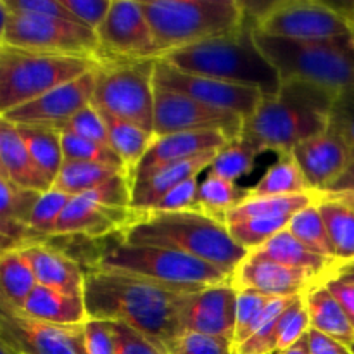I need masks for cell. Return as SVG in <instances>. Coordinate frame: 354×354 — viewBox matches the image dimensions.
Masks as SVG:
<instances>
[{
  "label": "cell",
  "mask_w": 354,
  "mask_h": 354,
  "mask_svg": "<svg viewBox=\"0 0 354 354\" xmlns=\"http://www.w3.org/2000/svg\"><path fill=\"white\" fill-rule=\"evenodd\" d=\"M19 252L30 263L37 283L66 294L83 296L85 270L78 259L48 242L30 244L19 249Z\"/></svg>",
  "instance_id": "22"
},
{
  "label": "cell",
  "mask_w": 354,
  "mask_h": 354,
  "mask_svg": "<svg viewBox=\"0 0 354 354\" xmlns=\"http://www.w3.org/2000/svg\"><path fill=\"white\" fill-rule=\"evenodd\" d=\"M171 354H235V344L232 339L220 335L185 332Z\"/></svg>",
  "instance_id": "46"
},
{
  "label": "cell",
  "mask_w": 354,
  "mask_h": 354,
  "mask_svg": "<svg viewBox=\"0 0 354 354\" xmlns=\"http://www.w3.org/2000/svg\"><path fill=\"white\" fill-rule=\"evenodd\" d=\"M127 173L124 169L116 166L102 165V162H88V161H64L61 173L55 178L52 189L64 192L68 196H82L95 187L102 185L107 180L114 176Z\"/></svg>",
  "instance_id": "34"
},
{
  "label": "cell",
  "mask_w": 354,
  "mask_h": 354,
  "mask_svg": "<svg viewBox=\"0 0 354 354\" xmlns=\"http://www.w3.org/2000/svg\"><path fill=\"white\" fill-rule=\"evenodd\" d=\"M254 33L256 17L249 9L248 21L234 33L173 50L162 55L161 61L190 75L251 86L266 97L277 95L282 80L256 44Z\"/></svg>",
  "instance_id": "4"
},
{
  "label": "cell",
  "mask_w": 354,
  "mask_h": 354,
  "mask_svg": "<svg viewBox=\"0 0 354 354\" xmlns=\"http://www.w3.org/2000/svg\"><path fill=\"white\" fill-rule=\"evenodd\" d=\"M0 344L16 354H88L85 324H48L3 303H0Z\"/></svg>",
  "instance_id": "13"
},
{
  "label": "cell",
  "mask_w": 354,
  "mask_h": 354,
  "mask_svg": "<svg viewBox=\"0 0 354 354\" xmlns=\"http://www.w3.org/2000/svg\"><path fill=\"white\" fill-rule=\"evenodd\" d=\"M249 258L265 259V261L279 263V265L290 266V268L304 270V272H310L313 273V275L320 277L325 282L334 275L337 266L341 265V263L335 261V259H328L320 254H315L313 251H310L306 245L301 244V242L290 234L289 228H286V230H282L280 234H277L275 237L270 239V241L266 242V244H263L259 249L249 252Z\"/></svg>",
  "instance_id": "25"
},
{
  "label": "cell",
  "mask_w": 354,
  "mask_h": 354,
  "mask_svg": "<svg viewBox=\"0 0 354 354\" xmlns=\"http://www.w3.org/2000/svg\"><path fill=\"white\" fill-rule=\"evenodd\" d=\"M311 328L325 335L337 339L342 344L351 346L354 342V327L344 313L339 301L332 296L325 283H318L304 296Z\"/></svg>",
  "instance_id": "29"
},
{
  "label": "cell",
  "mask_w": 354,
  "mask_h": 354,
  "mask_svg": "<svg viewBox=\"0 0 354 354\" xmlns=\"http://www.w3.org/2000/svg\"><path fill=\"white\" fill-rule=\"evenodd\" d=\"M237 296L239 292L232 280L194 292L183 315L185 332L220 335L234 341L237 328Z\"/></svg>",
  "instance_id": "18"
},
{
  "label": "cell",
  "mask_w": 354,
  "mask_h": 354,
  "mask_svg": "<svg viewBox=\"0 0 354 354\" xmlns=\"http://www.w3.org/2000/svg\"><path fill=\"white\" fill-rule=\"evenodd\" d=\"M40 197V192L23 189L10 183L9 180L0 178V223L30 227L31 214Z\"/></svg>",
  "instance_id": "40"
},
{
  "label": "cell",
  "mask_w": 354,
  "mask_h": 354,
  "mask_svg": "<svg viewBox=\"0 0 354 354\" xmlns=\"http://www.w3.org/2000/svg\"><path fill=\"white\" fill-rule=\"evenodd\" d=\"M14 354H16V353H14Z\"/></svg>",
  "instance_id": "60"
},
{
  "label": "cell",
  "mask_w": 354,
  "mask_h": 354,
  "mask_svg": "<svg viewBox=\"0 0 354 354\" xmlns=\"http://www.w3.org/2000/svg\"><path fill=\"white\" fill-rule=\"evenodd\" d=\"M83 270V297L90 320L120 322L145 335L165 354H171L185 334L183 315L194 292H182L130 273L90 266Z\"/></svg>",
  "instance_id": "1"
},
{
  "label": "cell",
  "mask_w": 354,
  "mask_h": 354,
  "mask_svg": "<svg viewBox=\"0 0 354 354\" xmlns=\"http://www.w3.org/2000/svg\"><path fill=\"white\" fill-rule=\"evenodd\" d=\"M76 19L97 33L109 14L113 0H62Z\"/></svg>",
  "instance_id": "50"
},
{
  "label": "cell",
  "mask_w": 354,
  "mask_h": 354,
  "mask_svg": "<svg viewBox=\"0 0 354 354\" xmlns=\"http://www.w3.org/2000/svg\"><path fill=\"white\" fill-rule=\"evenodd\" d=\"M23 313L55 325H83L88 320L85 297L61 292L40 283L26 301Z\"/></svg>",
  "instance_id": "26"
},
{
  "label": "cell",
  "mask_w": 354,
  "mask_h": 354,
  "mask_svg": "<svg viewBox=\"0 0 354 354\" xmlns=\"http://www.w3.org/2000/svg\"><path fill=\"white\" fill-rule=\"evenodd\" d=\"M124 244L175 249L211 263L234 275L249 252L232 239L227 225L206 213H168L131 209L128 223L116 234Z\"/></svg>",
  "instance_id": "2"
},
{
  "label": "cell",
  "mask_w": 354,
  "mask_h": 354,
  "mask_svg": "<svg viewBox=\"0 0 354 354\" xmlns=\"http://www.w3.org/2000/svg\"><path fill=\"white\" fill-rule=\"evenodd\" d=\"M308 192H311L310 187L290 152V154L279 156V161L273 162L261 180L252 189H249L248 197H282Z\"/></svg>",
  "instance_id": "33"
},
{
  "label": "cell",
  "mask_w": 354,
  "mask_h": 354,
  "mask_svg": "<svg viewBox=\"0 0 354 354\" xmlns=\"http://www.w3.org/2000/svg\"><path fill=\"white\" fill-rule=\"evenodd\" d=\"M248 192L249 189H241L235 182L207 173L201 183V206L207 216L225 223L227 214L248 197Z\"/></svg>",
  "instance_id": "37"
},
{
  "label": "cell",
  "mask_w": 354,
  "mask_h": 354,
  "mask_svg": "<svg viewBox=\"0 0 354 354\" xmlns=\"http://www.w3.org/2000/svg\"><path fill=\"white\" fill-rule=\"evenodd\" d=\"M256 17V31L290 41H325L354 35V10L346 12L318 0L273 2Z\"/></svg>",
  "instance_id": "11"
},
{
  "label": "cell",
  "mask_w": 354,
  "mask_h": 354,
  "mask_svg": "<svg viewBox=\"0 0 354 354\" xmlns=\"http://www.w3.org/2000/svg\"><path fill=\"white\" fill-rule=\"evenodd\" d=\"M256 44L280 80H299L341 95L354 86V35L325 41H290L256 31Z\"/></svg>",
  "instance_id": "7"
},
{
  "label": "cell",
  "mask_w": 354,
  "mask_h": 354,
  "mask_svg": "<svg viewBox=\"0 0 354 354\" xmlns=\"http://www.w3.org/2000/svg\"><path fill=\"white\" fill-rule=\"evenodd\" d=\"M261 152L263 149L256 142H252L245 135H241L235 140L228 142L223 149H220L207 173L235 182L254 169L256 158Z\"/></svg>",
  "instance_id": "36"
},
{
  "label": "cell",
  "mask_w": 354,
  "mask_h": 354,
  "mask_svg": "<svg viewBox=\"0 0 354 354\" xmlns=\"http://www.w3.org/2000/svg\"><path fill=\"white\" fill-rule=\"evenodd\" d=\"M311 322L310 313H308L306 301L304 296L297 297L280 318V330H279V344L277 351H286L290 346L299 342L304 335L310 332Z\"/></svg>",
  "instance_id": "43"
},
{
  "label": "cell",
  "mask_w": 354,
  "mask_h": 354,
  "mask_svg": "<svg viewBox=\"0 0 354 354\" xmlns=\"http://www.w3.org/2000/svg\"><path fill=\"white\" fill-rule=\"evenodd\" d=\"M280 354H310V342H308V334L301 339L299 342H296L294 346H290L289 349L282 351Z\"/></svg>",
  "instance_id": "56"
},
{
  "label": "cell",
  "mask_w": 354,
  "mask_h": 354,
  "mask_svg": "<svg viewBox=\"0 0 354 354\" xmlns=\"http://www.w3.org/2000/svg\"><path fill=\"white\" fill-rule=\"evenodd\" d=\"M235 289H251L268 297L306 296L324 279L304 270L290 268L265 259L245 258L232 277Z\"/></svg>",
  "instance_id": "19"
},
{
  "label": "cell",
  "mask_w": 354,
  "mask_h": 354,
  "mask_svg": "<svg viewBox=\"0 0 354 354\" xmlns=\"http://www.w3.org/2000/svg\"><path fill=\"white\" fill-rule=\"evenodd\" d=\"M349 348H351V351H353V354H354V342H353L351 346H349Z\"/></svg>",
  "instance_id": "59"
},
{
  "label": "cell",
  "mask_w": 354,
  "mask_h": 354,
  "mask_svg": "<svg viewBox=\"0 0 354 354\" xmlns=\"http://www.w3.org/2000/svg\"><path fill=\"white\" fill-rule=\"evenodd\" d=\"M201 183L197 178H190L173 189L166 197H162L152 209L168 211V213H183V211H194V213H204L201 206Z\"/></svg>",
  "instance_id": "47"
},
{
  "label": "cell",
  "mask_w": 354,
  "mask_h": 354,
  "mask_svg": "<svg viewBox=\"0 0 354 354\" xmlns=\"http://www.w3.org/2000/svg\"><path fill=\"white\" fill-rule=\"evenodd\" d=\"M61 133L78 135V137L86 138V140H92L100 145H107V147H111L106 123H104L102 116H100L99 111L95 109L93 104H90V106H86L85 109L80 111V113L76 114V116L73 118L64 128H62Z\"/></svg>",
  "instance_id": "45"
},
{
  "label": "cell",
  "mask_w": 354,
  "mask_h": 354,
  "mask_svg": "<svg viewBox=\"0 0 354 354\" xmlns=\"http://www.w3.org/2000/svg\"><path fill=\"white\" fill-rule=\"evenodd\" d=\"M317 206L339 263L354 261V206L330 194H318Z\"/></svg>",
  "instance_id": "30"
},
{
  "label": "cell",
  "mask_w": 354,
  "mask_h": 354,
  "mask_svg": "<svg viewBox=\"0 0 354 354\" xmlns=\"http://www.w3.org/2000/svg\"><path fill=\"white\" fill-rule=\"evenodd\" d=\"M14 127L37 165L44 169V173L52 182H55L64 165L61 131L40 127H17V124Z\"/></svg>",
  "instance_id": "35"
},
{
  "label": "cell",
  "mask_w": 354,
  "mask_h": 354,
  "mask_svg": "<svg viewBox=\"0 0 354 354\" xmlns=\"http://www.w3.org/2000/svg\"><path fill=\"white\" fill-rule=\"evenodd\" d=\"M334 277H337V279L344 280V282H349L354 286V261L341 263V265L337 266V270H335Z\"/></svg>",
  "instance_id": "55"
},
{
  "label": "cell",
  "mask_w": 354,
  "mask_h": 354,
  "mask_svg": "<svg viewBox=\"0 0 354 354\" xmlns=\"http://www.w3.org/2000/svg\"><path fill=\"white\" fill-rule=\"evenodd\" d=\"M245 120L230 111L207 106L185 93L154 85V137L187 131H218L235 140Z\"/></svg>",
  "instance_id": "12"
},
{
  "label": "cell",
  "mask_w": 354,
  "mask_h": 354,
  "mask_svg": "<svg viewBox=\"0 0 354 354\" xmlns=\"http://www.w3.org/2000/svg\"><path fill=\"white\" fill-rule=\"evenodd\" d=\"M97 64L93 59L0 45V114L75 82Z\"/></svg>",
  "instance_id": "8"
},
{
  "label": "cell",
  "mask_w": 354,
  "mask_h": 354,
  "mask_svg": "<svg viewBox=\"0 0 354 354\" xmlns=\"http://www.w3.org/2000/svg\"><path fill=\"white\" fill-rule=\"evenodd\" d=\"M237 328H235V348L244 344L270 320L279 317L297 297H268L251 289H237ZM301 297V296H299Z\"/></svg>",
  "instance_id": "27"
},
{
  "label": "cell",
  "mask_w": 354,
  "mask_h": 354,
  "mask_svg": "<svg viewBox=\"0 0 354 354\" xmlns=\"http://www.w3.org/2000/svg\"><path fill=\"white\" fill-rule=\"evenodd\" d=\"M0 9L21 14H38V16L57 17V19L80 23L75 14L62 3V0H0Z\"/></svg>",
  "instance_id": "48"
},
{
  "label": "cell",
  "mask_w": 354,
  "mask_h": 354,
  "mask_svg": "<svg viewBox=\"0 0 354 354\" xmlns=\"http://www.w3.org/2000/svg\"><path fill=\"white\" fill-rule=\"evenodd\" d=\"M71 199L73 196H68V194L59 192V190L54 189L41 194L37 206H35L33 214H31V230L40 235L44 241L55 237V228H57L59 220H61L62 213H64L66 206Z\"/></svg>",
  "instance_id": "41"
},
{
  "label": "cell",
  "mask_w": 354,
  "mask_h": 354,
  "mask_svg": "<svg viewBox=\"0 0 354 354\" xmlns=\"http://www.w3.org/2000/svg\"><path fill=\"white\" fill-rule=\"evenodd\" d=\"M318 194H297V196H282V197H245L241 204L234 207L227 214L225 225L235 223V221L248 220V218L258 216H289L294 218L297 213L310 207L317 203Z\"/></svg>",
  "instance_id": "32"
},
{
  "label": "cell",
  "mask_w": 354,
  "mask_h": 354,
  "mask_svg": "<svg viewBox=\"0 0 354 354\" xmlns=\"http://www.w3.org/2000/svg\"><path fill=\"white\" fill-rule=\"evenodd\" d=\"M159 59L173 50L237 31L249 17L241 0H138Z\"/></svg>",
  "instance_id": "6"
},
{
  "label": "cell",
  "mask_w": 354,
  "mask_h": 354,
  "mask_svg": "<svg viewBox=\"0 0 354 354\" xmlns=\"http://www.w3.org/2000/svg\"><path fill=\"white\" fill-rule=\"evenodd\" d=\"M0 178L40 194L54 187V182L30 154L16 127L3 120H0Z\"/></svg>",
  "instance_id": "23"
},
{
  "label": "cell",
  "mask_w": 354,
  "mask_h": 354,
  "mask_svg": "<svg viewBox=\"0 0 354 354\" xmlns=\"http://www.w3.org/2000/svg\"><path fill=\"white\" fill-rule=\"evenodd\" d=\"M228 142H230L228 137L218 133V131H187V133L154 137L147 154L138 165L137 173H135V183L151 178L152 175L175 165V162L196 158L204 152L220 151Z\"/></svg>",
  "instance_id": "20"
},
{
  "label": "cell",
  "mask_w": 354,
  "mask_h": 354,
  "mask_svg": "<svg viewBox=\"0 0 354 354\" xmlns=\"http://www.w3.org/2000/svg\"><path fill=\"white\" fill-rule=\"evenodd\" d=\"M83 266L130 273L182 292H199L206 287L230 282L225 270L175 249L158 245H131L116 235L95 241V252Z\"/></svg>",
  "instance_id": "5"
},
{
  "label": "cell",
  "mask_w": 354,
  "mask_h": 354,
  "mask_svg": "<svg viewBox=\"0 0 354 354\" xmlns=\"http://www.w3.org/2000/svg\"><path fill=\"white\" fill-rule=\"evenodd\" d=\"M308 342H310V354H353L349 346L315 328H310L308 332Z\"/></svg>",
  "instance_id": "52"
},
{
  "label": "cell",
  "mask_w": 354,
  "mask_h": 354,
  "mask_svg": "<svg viewBox=\"0 0 354 354\" xmlns=\"http://www.w3.org/2000/svg\"><path fill=\"white\" fill-rule=\"evenodd\" d=\"M263 354H280V351H273V353H263Z\"/></svg>",
  "instance_id": "58"
},
{
  "label": "cell",
  "mask_w": 354,
  "mask_h": 354,
  "mask_svg": "<svg viewBox=\"0 0 354 354\" xmlns=\"http://www.w3.org/2000/svg\"><path fill=\"white\" fill-rule=\"evenodd\" d=\"M95 109L99 111L104 123H106L111 147L116 152L118 158L121 159L128 178L135 185V173H137V168L142 159H144V156L147 154L149 147H151L152 140H154V135L142 130L140 127L130 123V121L113 116L107 111L99 109V107H95Z\"/></svg>",
  "instance_id": "28"
},
{
  "label": "cell",
  "mask_w": 354,
  "mask_h": 354,
  "mask_svg": "<svg viewBox=\"0 0 354 354\" xmlns=\"http://www.w3.org/2000/svg\"><path fill=\"white\" fill-rule=\"evenodd\" d=\"M335 99L322 86L286 80L279 93L265 95L256 113L245 120L242 135L256 142L263 152L290 154L299 144L328 130Z\"/></svg>",
  "instance_id": "3"
},
{
  "label": "cell",
  "mask_w": 354,
  "mask_h": 354,
  "mask_svg": "<svg viewBox=\"0 0 354 354\" xmlns=\"http://www.w3.org/2000/svg\"><path fill=\"white\" fill-rule=\"evenodd\" d=\"M62 135V152H64V161H88V162H102V165L116 166L123 168V162L118 158L116 152L107 145H100L97 142L86 140L73 133Z\"/></svg>",
  "instance_id": "42"
},
{
  "label": "cell",
  "mask_w": 354,
  "mask_h": 354,
  "mask_svg": "<svg viewBox=\"0 0 354 354\" xmlns=\"http://www.w3.org/2000/svg\"><path fill=\"white\" fill-rule=\"evenodd\" d=\"M116 341V354H165L145 335L120 322H111Z\"/></svg>",
  "instance_id": "49"
},
{
  "label": "cell",
  "mask_w": 354,
  "mask_h": 354,
  "mask_svg": "<svg viewBox=\"0 0 354 354\" xmlns=\"http://www.w3.org/2000/svg\"><path fill=\"white\" fill-rule=\"evenodd\" d=\"M328 130L337 135L339 138H342V142L348 145L354 158V86L342 92L334 100Z\"/></svg>",
  "instance_id": "44"
},
{
  "label": "cell",
  "mask_w": 354,
  "mask_h": 354,
  "mask_svg": "<svg viewBox=\"0 0 354 354\" xmlns=\"http://www.w3.org/2000/svg\"><path fill=\"white\" fill-rule=\"evenodd\" d=\"M131 216L130 209H116L90 201L83 196H76L69 201L55 228V237H82L88 241L116 235Z\"/></svg>",
  "instance_id": "21"
},
{
  "label": "cell",
  "mask_w": 354,
  "mask_h": 354,
  "mask_svg": "<svg viewBox=\"0 0 354 354\" xmlns=\"http://www.w3.org/2000/svg\"><path fill=\"white\" fill-rule=\"evenodd\" d=\"M154 85L173 90V92L185 93L207 106L239 114L244 120H249L256 113L261 100L265 99V93L258 88L183 73L161 59L156 61Z\"/></svg>",
  "instance_id": "14"
},
{
  "label": "cell",
  "mask_w": 354,
  "mask_h": 354,
  "mask_svg": "<svg viewBox=\"0 0 354 354\" xmlns=\"http://www.w3.org/2000/svg\"><path fill=\"white\" fill-rule=\"evenodd\" d=\"M0 354H14L12 351H10L9 348H7V346H3V344H0Z\"/></svg>",
  "instance_id": "57"
},
{
  "label": "cell",
  "mask_w": 354,
  "mask_h": 354,
  "mask_svg": "<svg viewBox=\"0 0 354 354\" xmlns=\"http://www.w3.org/2000/svg\"><path fill=\"white\" fill-rule=\"evenodd\" d=\"M322 194H330V196H337L341 199L348 201L349 204L354 206V159L353 162L349 165V168L346 169L344 175L327 190V192H322Z\"/></svg>",
  "instance_id": "54"
},
{
  "label": "cell",
  "mask_w": 354,
  "mask_h": 354,
  "mask_svg": "<svg viewBox=\"0 0 354 354\" xmlns=\"http://www.w3.org/2000/svg\"><path fill=\"white\" fill-rule=\"evenodd\" d=\"M292 218L289 216H258L248 218V220L228 223L227 228L232 239L248 252L256 251L263 244L280 234L282 230L289 228Z\"/></svg>",
  "instance_id": "39"
},
{
  "label": "cell",
  "mask_w": 354,
  "mask_h": 354,
  "mask_svg": "<svg viewBox=\"0 0 354 354\" xmlns=\"http://www.w3.org/2000/svg\"><path fill=\"white\" fill-rule=\"evenodd\" d=\"M220 151L204 152L196 158L185 159V161L175 162L168 168L161 169L151 178L144 180L140 183H135L133 199H131V209L147 211L152 209L162 197L168 196L173 189L182 185L183 182L190 178H197L204 169H209L214 158Z\"/></svg>",
  "instance_id": "24"
},
{
  "label": "cell",
  "mask_w": 354,
  "mask_h": 354,
  "mask_svg": "<svg viewBox=\"0 0 354 354\" xmlns=\"http://www.w3.org/2000/svg\"><path fill=\"white\" fill-rule=\"evenodd\" d=\"M289 230L301 244L306 245L315 254H320L328 259H335L334 248H332L327 227H325V221L322 218L317 203L311 204L310 207L303 209L301 213H297L292 218V221H290Z\"/></svg>",
  "instance_id": "38"
},
{
  "label": "cell",
  "mask_w": 354,
  "mask_h": 354,
  "mask_svg": "<svg viewBox=\"0 0 354 354\" xmlns=\"http://www.w3.org/2000/svg\"><path fill=\"white\" fill-rule=\"evenodd\" d=\"M2 10L0 45L24 50L75 55L100 62L107 57L99 37L85 24L57 17Z\"/></svg>",
  "instance_id": "10"
},
{
  "label": "cell",
  "mask_w": 354,
  "mask_h": 354,
  "mask_svg": "<svg viewBox=\"0 0 354 354\" xmlns=\"http://www.w3.org/2000/svg\"><path fill=\"white\" fill-rule=\"evenodd\" d=\"M97 37L102 50L111 57L159 59L151 24L138 0H113Z\"/></svg>",
  "instance_id": "16"
},
{
  "label": "cell",
  "mask_w": 354,
  "mask_h": 354,
  "mask_svg": "<svg viewBox=\"0 0 354 354\" xmlns=\"http://www.w3.org/2000/svg\"><path fill=\"white\" fill-rule=\"evenodd\" d=\"M327 289L330 290L332 296L339 301V304L342 306L344 313L348 315L349 322L354 327V286L349 282H344V280L337 279V277L332 275L330 279L325 282Z\"/></svg>",
  "instance_id": "53"
},
{
  "label": "cell",
  "mask_w": 354,
  "mask_h": 354,
  "mask_svg": "<svg viewBox=\"0 0 354 354\" xmlns=\"http://www.w3.org/2000/svg\"><path fill=\"white\" fill-rule=\"evenodd\" d=\"M95 92V69L75 82L61 85L40 99L0 114V120L17 127H40L61 131L80 111L90 106Z\"/></svg>",
  "instance_id": "15"
},
{
  "label": "cell",
  "mask_w": 354,
  "mask_h": 354,
  "mask_svg": "<svg viewBox=\"0 0 354 354\" xmlns=\"http://www.w3.org/2000/svg\"><path fill=\"white\" fill-rule=\"evenodd\" d=\"M0 303L23 311L31 292L38 286L30 263L19 251L0 252Z\"/></svg>",
  "instance_id": "31"
},
{
  "label": "cell",
  "mask_w": 354,
  "mask_h": 354,
  "mask_svg": "<svg viewBox=\"0 0 354 354\" xmlns=\"http://www.w3.org/2000/svg\"><path fill=\"white\" fill-rule=\"evenodd\" d=\"M292 156L315 194L327 192L344 175L354 159L342 138L330 130L297 145Z\"/></svg>",
  "instance_id": "17"
},
{
  "label": "cell",
  "mask_w": 354,
  "mask_h": 354,
  "mask_svg": "<svg viewBox=\"0 0 354 354\" xmlns=\"http://www.w3.org/2000/svg\"><path fill=\"white\" fill-rule=\"evenodd\" d=\"M85 342L88 354H116V341L111 322L86 320Z\"/></svg>",
  "instance_id": "51"
},
{
  "label": "cell",
  "mask_w": 354,
  "mask_h": 354,
  "mask_svg": "<svg viewBox=\"0 0 354 354\" xmlns=\"http://www.w3.org/2000/svg\"><path fill=\"white\" fill-rule=\"evenodd\" d=\"M158 59L107 55L95 68L92 104L154 135V73Z\"/></svg>",
  "instance_id": "9"
}]
</instances>
